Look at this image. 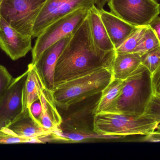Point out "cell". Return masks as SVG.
Segmentation results:
<instances>
[{
    "instance_id": "19",
    "label": "cell",
    "mask_w": 160,
    "mask_h": 160,
    "mask_svg": "<svg viewBox=\"0 0 160 160\" xmlns=\"http://www.w3.org/2000/svg\"><path fill=\"white\" fill-rule=\"evenodd\" d=\"M124 80L113 79L103 89L94 109V115L103 112L116 100L124 85Z\"/></svg>"
},
{
    "instance_id": "20",
    "label": "cell",
    "mask_w": 160,
    "mask_h": 160,
    "mask_svg": "<svg viewBox=\"0 0 160 160\" xmlns=\"http://www.w3.org/2000/svg\"><path fill=\"white\" fill-rule=\"evenodd\" d=\"M146 27L147 26L136 27L125 41L115 50L116 53H134L143 35Z\"/></svg>"
},
{
    "instance_id": "9",
    "label": "cell",
    "mask_w": 160,
    "mask_h": 160,
    "mask_svg": "<svg viewBox=\"0 0 160 160\" xmlns=\"http://www.w3.org/2000/svg\"><path fill=\"white\" fill-rule=\"evenodd\" d=\"M27 70L14 79L0 100V130L7 127L23 111L22 95Z\"/></svg>"
},
{
    "instance_id": "4",
    "label": "cell",
    "mask_w": 160,
    "mask_h": 160,
    "mask_svg": "<svg viewBox=\"0 0 160 160\" xmlns=\"http://www.w3.org/2000/svg\"><path fill=\"white\" fill-rule=\"evenodd\" d=\"M111 68H102L56 85L52 90L57 106L67 110L99 94L112 80Z\"/></svg>"
},
{
    "instance_id": "26",
    "label": "cell",
    "mask_w": 160,
    "mask_h": 160,
    "mask_svg": "<svg viewBox=\"0 0 160 160\" xmlns=\"http://www.w3.org/2000/svg\"><path fill=\"white\" fill-rule=\"evenodd\" d=\"M152 81L154 95L160 96V65L152 73Z\"/></svg>"
},
{
    "instance_id": "17",
    "label": "cell",
    "mask_w": 160,
    "mask_h": 160,
    "mask_svg": "<svg viewBox=\"0 0 160 160\" xmlns=\"http://www.w3.org/2000/svg\"><path fill=\"white\" fill-rule=\"evenodd\" d=\"M141 64V56L138 54L116 53L111 67L113 78L125 80Z\"/></svg>"
},
{
    "instance_id": "21",
    "label": "cell",
    "mask_w": 160,
    "mask_h": 160,
    "mask_svg": "<svg viewBox=\"0 0 160 160\" xmlns=\"http://www.w3.org/2000/svg\"><path fill=\"white\" fill-rule=\"evenodd\" d=\"M160 45L159 41L156 33L149 25H148L134 53L138 54L141 56Z\"/></svg>"
},
{
    "instance_id": "29",
    "label": "cell",
    "mask_w": 160,
    "mask_h": 160,
    "mask_svg": "<svg viewBox=\"0 0 160 160\" xmlns=\"http://www.w3.org/2000/svg\"><path fill=\"white\" fill-rule=\"evenodd\" d=\"M2 0H0V4H1V2H2ZM0 17H1V15H0Z\"/></svg>"
},
{
    "instance_id": "2",
    "label": "cell",
    "mask_w": 160,
    "mask_h": 160,
    "mask_svg": "<svg viewBox=\"0 0 160 160\" xmlns=\"http://www.w3.org/2000/svg\"><path fill=\"white\" fill-rule=\"evenodd\" d=\"M160 124V96L154 95L143 114L133 116L111 112L94 115L93 130L104 135L125 137L148 135Z\"/></svg>"
},
{
    "instance_id": "13",
    "label": "cell",
    "mask_w": 160,
    "mask_h": 160,
    "mask_svg": "<svg viewBox=\"0 0 160 160\" xmlns=\"http://www.w3.org/2000/svg\"><path fill=\"white\" fill-rule=\"evenodd\" d=\"M7 128L19 137L31 139L42 138L47 141L52 133L35 121L30 113L29 108L23 110Z\"/></svg>"
},
{
    "instance_id": "8",
    "label": "cell",
    "mask_w": 160,
    "mask_h": 160,
    "mask_svg": "<svg viewBox=\"0 0 160 160\" xmlns=\"http://www.w3.org/2000/svg\"><path fill=\"white\" fill-rule=\"evenodd\" d=\"M94 5L95 0H47L36 20L32 36L38 37L49 24L69 13Z\"/></svg>"
},
{
    "instance_id": "22",
    "label": "cell",
    "mask_w": 160,
    "mask_h": 160,
    "mask_svg": "<svg viewBox=\"0 0 160 160\" xmlns=\"http://www.w3.org/2000/svg\"><path fill=\"white\" fill-rule=\"evenodd\" d=\"M44 143L45 140L42 138H23L17 136L7 128H4L0 130V144L24 143Z\"/></svg>"
},
{
    "instance_id": "18",
    "label": "cell",
    "mask_w": 160,
    "mask_h": 160,
    "mask_svg": "<svg viewBox=\"0 0 160 160\" xmlns=\"http://www.w3.org/2000/svg\"><path fill=\"white\" fill-rule=\"evenodd\" d=\"M88 15L91 34L96 46L105 52L115 51L114 46L101 18L98 8L96 5L93 6L89 9Z\"/></svg>"
},
{
    "instance_id": "12",
    "label": "cell",
    "mask_w": 160,
    "mask_h": 160,
    "mask_svg": "<svg viewBox=\"0 0 160 160\" xmlns=\"http://www.w3.org/2000/svg\"><path fill=\"white\" fill-rule=\"evenodd\" d=\"M124 137L104 135L87 128L68 124L59 128L50 135V141L77 143L96 140H117Z\"/></svg>"
},
{
    "instance_id": "11",
    "label": "cell",
    "mask_w": 160,
    "mask_h": 160,
    "mask_svg": "<svg viewBox=\"0 0 160 160\" xmlns=\"http://www.w3.org/2000/svg\"><path fill=\"white\" fill-rule=\"evenodd\" d=\"M72 35L65 37L48 48L35 65L46 87L52 91L54 87V74L56 63Z\"/></svg>"
},
{
    "instance_id": "1",
    "label": "cell",
    "mask_w": 160,
    "mask_h": 160,
    "mask_svg": "<svg viewBox=\"0 0 160 160\" xmlns=\"http://www.w3.org/2000/svg\"><path fill=\"white\" fill-rule=\"evenodd\" d=\"M115 54V51L105 52L96 46L88 14L58 58L54 70V87L98 70L111 68Z\"/></svg>"
},
{
    "instance_id": "14",
    "label": "cell",
    "mask_w": 160,
    "mask_h": 160,
    "mask_svg": "<svg viewBox=\"0 0 160 160\" xmlns=\"http://www.w3.org/2000/svg\"><path fill=\"white\" fill-rule=\"evenodd\" d=\"M102 21L108 35L114 46L118 48L136 28L128 23L111 12L103 8H98Z\"/></svg>"
},
{
    "instance_id": "3",
    "label": "cell",
    "mask_w": 160,
    "mask_h": 160,
    "mask_svg": "<svg viewBox=\"0 0 160 160\" xmlns=\"http://www.w3.org/2000/svg\"><path fill=\"white\" fill-rule=\"evenodd\" d=\"M154 95L152 73L141 64L127 80L118 97L103 112L133 116L144 113Z\"/></svg>"
},
{
    "instance_id": "7",
    "label": "cell",
    "mask_w": 160,
    "mask_h": 160,
    "mask_svg": "<svg viewBox=\"0 0 160 160\" xmlns=\"http://www.w3.org/2000/svg\"><path fill=\"white\" fill-rule=\"evenodd\" d=\"M111 12L136 27L149 25L160 14L156 0H108Z\"/></svg>"
},
{
    "instance_id": "16",
    "label": "cell",
    "mask_w": 160,
    "mask_h": 160,
    "mask_svg": "<svg viewBox=\"0 0 160 160\" xmlns=\"http://www.w3.org/2000/svg\"><path fill=\"white\" fill-rule=\"evenodd\" d=\"M22 95L23 110L29 108L33 102L39 99L46 85L35 65L29 64Z\"/></svg>"
},
{
    "instance_id": "25",
    "label": "cell",
    "mask_w": 160,
    "mask_h": 160,
    "mask_svg": "<svg viewBox=\"0 0 160 160\" xmlns=\"http://www.w3.org/2000/svg\"><path fill=\"white\" fill-rule=\"evenodd\" d=\"M30 113L32 116L37 122L39 123V119L42 112V104L40 99L37 100L32 103L29 108Z\"/></svg>"
},
{
    "instance_id": "27",
    "label": "cell",
    "mask_w": 160,
    "mask_h": 160,
    "mask_svg": "<svg viewBox=\"0 0 160 160\" xmlns=\"http://www.w3.org/2000/svg\"><path fill=\"white\" fill-rule=\"evenodd\" d=\"M148 25L156 33L160 43V17L158 16L156 17Z\"/></svg>"
},
{
    "instance_id": "28",
    "label": "cell",
    "mask_w": 160,
    "mask_h": 160,
    "mask_svg": "<svg viewBox=\"0 0 160 160\" xmlns=\"http://www.w3.org/2000/svg\"><path fill=\"white\" fill-rule=\"evenodd\" d=\"M108 0H95V5L98 8H103Z\"/></svg>"
},
{
    "instance_id": "5",
    "label": "cell",
    "mask_w": 160,
    "mask_h": 160,
    "mask_svg": "<svg viewBox=\"0 0 160 160\" xmlns=\"http://www.w3.org/2000/svg\"><path fill=\"white\" fill-rule=\"evenodd\" d=\"M88 8H80L58 19L48 25L38 37L32 49L31 63L35 65L43 53L49 47L80 27L88 14Z\"/></svg>"
},
{
    "instance_id": "10",
    "label": "cell",
    "mask_w": 160,
    "mask_h": 160,
    "mask_svg": "<svg viewBox=\"0 0 160 160\" xmlns=\"http://www.w3.org/2000/svg\"><path fill=\"white\" fill-rule=\"evenodd\" d=\"M32 37L17 31L1 16L0 48L12 60L24 57L32 50Z\"/></svg>"
},
{
    "instance_id": "24",
    "label": "cell",
    "mask_w": 160,
    "mask_h": 160,
    "mask_svg": "<svg viewBox=\"0 0 160 160\" xmlns=\"http://www.w3.org/2000/svg\"><path fill=\"white\" fill-rule=\"evenodd\" d=\"M13 80L7 69L0 65V100L9 88Z\"/></svg>"
},
{
    "instance_id": "23",
    "label": "cell",
    "mask_w": 160,
    "mask_h": 160,
    "mask_svg": "<svg viewBox=\"0 0 160 160\" xmlns=\"http://www.w3.org/2000/svg\"><path fill=\"white\" fill-rule=\"evenodd\" d=\"M142 65L153 73L160 65V45L141 55Z\"/></svg>"
},
{
    "instance_id": "15",
    "label": "cell",
    "mask_w": 160,
    "mask_h": 160,
    "mask_svg": "<svg viewBox=\"0 0 160 160\" xmlns=\"http://www.w3.org/2000/svg\"><path fill=\"white\" fill-rule=\"evenodd\" d=\"M39 99L42 107L39 123L43 128L53 132L61 127L62 119L56 108L52 91L46 87Z\"/></svg>"
},
{
    "instance_id": "6",
    "label": "cell",
    "mask_w": 160,
    "mask_h": 160,
    "mask_svg": "<svg viewBox=\"0 0 160 160\" xmlns=\"http://www.w3.org/2000/svg\"><path fill=\"white\" fill-rule=\"evenodd\" d=\"M47 1L2 0L0 15L20 33L32 36L36 20Z\"/></svg>"
}]
</instances>
